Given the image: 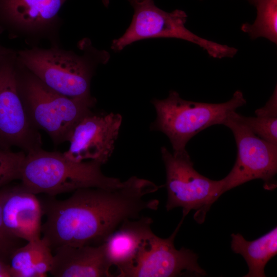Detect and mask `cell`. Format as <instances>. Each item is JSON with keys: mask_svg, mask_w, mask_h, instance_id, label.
Here are the masks:
<instances>
[{"mask_svg": "<svg viewBox=\"0 0 277 277\" xmlns=\"http://www.w3.org/2000/svg\"><path fill=\"white\" fill-rule=\"evenodd\" d=\"M17 50L0 55V149L26 153L42 148L41 135L26 112L17 86Z\"/></svg>", "mask_w": 277, "mask_h": 277, "instance_id": "11", "label": "cell"}, {"mask_svg": "<svg viewBox=\"0 0 277 277\" xmlns=\"http://www.w3.org/2000/svg\"><path fill=\"white\" fill-rule=\"evenodd\" d=\"M152 219L142 215L124 221L103 243L112 266L117 271L128 264L144 239L152 232Z\"/></svg>", "mask_w": 277, "mask_h": 277, "instance_id": "15", "label": "cell"}, {"mask_svg": "<svg viewBox=\"0 0 277 277\" xmlns=\"http://www.w3.org/2000/svg\"><path fill=\"white\" fill-rule=\"evenodd\" d=\"M156 118L152 127L168 137L173 152L186 150L190 140L205 129L223 124L233 112L246 103L243 93L236 90L232 98L222 103L187 101L175 91L163 100L152 101Z\"/></svg>", "mask_w": 277, "mask_h": 277, "instance_id": "5", "label": "cell"}, {"mask_svg": "<svg viewBox=\"0 0 277 277\" xmlns=\"http://www.w3.org/2000/svg\"><path fill=\"white\" fill-rule=\"evenodd\" d=\"M67 0H0V31L21 39L30 47L46 41L62 47L63 20L60 12Z\"/></svg>", "mask_w": 277, "mask_h": 277, "instance_id": "8", "label": "cell"}, {"mask_svg": "<svg viewBox=\"0 0 277 277\" xmlns=\"http://www.w3.org/2000/svg\"><path fill=\"white\" fill-rule=\"evenodd\" d=\"M163 187L133 176L115 188H82L65 200L51 198L42 205L43 238L53 249L101 245L125 220L156 210L159 201L146 197Z\"/></svg>", "mask_w": 277, "mask_h": 277, "instance_id": "1", "label": "cell"}, {"mask_svg": "<svg viewBox=\"0 0 277 277\" xmlns=\"http://www.w3.org/2000/svg\"><path fill=\"white\" fill-rule=\"evenodd\" d=\"M2 33L0 31V34H1ZM12 50L11 48H7L6 47L3 46L1 45L0 43V55L6 54L10 52Z\"/></svg>", "mask_w": 277, "mask_h": 277, "instance_id": "23", "label": "cell"}, {"mask_svg": "<svg viewBox=\"0 0 277 277\" xmlns=\"http://www.w3.org/2000/svg\"><path fill=\"white\" fill-rule=\"evenodd\" d=\"M223 125L233 133L237 147L233 167L224 178L223 193L248 181L261 179L265 189L272 190L277 186V145L256 135L240 119L239 113H231Z\"/></svg>", "mask_w": 277, "mask_h": 277, "instance_id": "9", "label": "cell"}, {"mask_svg": "<svg viewBox=\"0 0 277 277\" xmlns=\"http://www.w3.org/2000/svg\"><path fill=\"white\" fill-rule=\"evenodd\" d=\"M122 122L118 113L87 114L73 129L68 141L69 148L64 154L75 161L89 160L103 165L113 151Z\"/></svg>", "mask_w": 277, "mask_h": 277, "instance_id": "12", "label": "cell"}, {"mask_svg": "<svg viewBox=\"0 0 277 277\" xmlns=\"http://www.w3.org/2000/svg\"><path fill=\"white\" fill-rule=\"evenodd\" d=\"M256 116L246 117L239 114L241 121L256 135L277 145V86L265 105L255 111Z\"/></svg>", "mask_w": 277, "mask_h": 277, "instance_id": "19", "label": "cell"}, {"mask_svg": "<svg viewBox=\"0 0 277 277\" xmlns=\"http://www.w3.org/2000/svg\"><path fill=\"white\" fill-rule=\"evenodd\" d=\"M134 9L131 23L123 35L113 39L111 49L122 50L133 42L150 38H176L194 43L214 58L232 57L235 48L205 39L185 27L186 12L176 9L167 12L158 8L153 0H128Z\"/></svg>", "mask_w": 277, "mask_h": 277, "instance_id": "6", "label": "cell"}, {"mask_svg": "<svg viewBox=\"0 0 277 277\" xmlns=\"http://www.w3.org/2000/svg\"><path fill=\"white\" fill-rule=\"evenodd\" d=\"M102 164L94 161H75L64 153L41 148L26 153L20 180L28 191L50 196L85 188H113L119 179L109 177L101 170Z\"/></svg>", "mask_w": 277, "mask_h": 277, "instance_id": "3", "label": "cell"}, {"mask_svg": "<svg viewBox=\"0 0 277 277\" xmlns=\"http://www.w3.org/2000/svg\"><path fill=\"white\" fill-rule=\"evenodd\" d=\"M248 1H249V0H248Z\"/></svg>", "mask_w": 277, "mask_h": 277, "instance_id": "25", "label": "cell"}, {"mask_svg": "<svg viewBox=\"0 0 277 277\" xmlns=\"http://www.w3.org/2000/svg\"><path fill=\"white\" fill-rule=\"evenodd\" d=\"M22 240L11 234L6 228L2 218L0 201V260L9 264L12 253L21 246Z\"/></svg>", "mask_w": 277, "mask_h": 277, "instance_id": "21", "label": "cell"}, {"mask_svg": "<svg viewBox=\"0 0 277 277\" xmlns=\"http://www.w3.org/2000/svg\"><path fill=\"white\" fill-rule=\"evenodd\" d=\"M26 153L0 149V188L20 180L21 170Z\"/></svg>", "mask_w": 277, "mask_h": 277, "instance_id": "20", "label": "cell"}, {"mask_svg": "<svg viewBox=\"0 0 277 277\" xmlns=\"http://www.w3.org/2000/svg\"><path fill=\"white\" fill-rule=\"evenodd\" d=\"M232 251L241 254L248 266L244 277H265L264 269L268 262L277 254V227L251 241L240 233L231 235Z\"/></svg>", "mask_w": 277, "mask_h": 277, "instance_id": "17", "label": "cell"}, {"mask_svg": "<svg viewBox=\"0 0 277 277\" xmlns=\"http://www.w3.org/2000/svg\"><path fill=\"white\" fill-rule=\"evenodd\" d=\"M0 277H12L9 264L1 260Z\"/></svg>", "mask_w": 277, "mask_h": 277, "instance_id": "22", "label": "cell"}, {"mask_svg": "<svg viewBox=\"0 0 277 277\" xmlns=\"http://www.w3.org/2000/svg\"><path fill=\"white\" fill-rule=\"evenodd\" d=\"M52 249L43 238L27 242L11 255L9 266L12 277H45L51 269Z\"/></svg>", "mask_w": 277, "mask_h": 277, "instance_id": "16", "label": "cell"}, {"mask_svg": "<svg viewBox=\"0 0 277 277\" xmlns=\"http://www.w3.org/2000/svg\"><path fill=\"white\" fill-rule=\"evenodd\" d=\"M166 173V210L182 207L183 217L194 210L195 221L202 224L212 205L223 194L224 180H212L199 173L186 151L171 153L161 149Z\"/></svg>", "mask_w": 277, "mask_h": 277, "instance_id": "7", "label": "cell"}, {"mask_svg": "<svg viewBox=\"0 0 277 277\" xmlns=\"http://www.w3.org/2000/svg\"><path fill=\"white\" fill-rule=\"evenodd\" d=\"M0 201L4 224L16 237L27 242L41 239L42 206L33 193L22 184L3 186Z\"/></svg>", "mask_w": 277, "mask_h": 277, "instance_id": "13", "label": "cell"}, {"mask_svg": "<svg viewBox=\"0 0 277 277\" xmlns=\"http://www.w3.org/2000/svg\"><path fill=\"white\" fill-rule=\"evenodd\" d=\"M16 76L29 120L36 129L47 132L56 145L69 141L75 125L92 112L96 102L70 98L52 90L23 65L17 55Z\"/></svg>", "mask_w": 277, "mask_h": 277, "instance_id": "4", "label": "cell"}, {"mask_svg": "<svg viewBox=\"0 0 277 277\" xmlns=\"http://www.w3.org/2000/svg\"><path fill=\"white\" fill-rule=\"evenodd\" d=\"M102 2L106 7H107L108 6L109 3V0H102Z\"/></svg>", "mask_w": 277, "mask_h": 277, "instance_id": "24", "label": "cell"}, {"mask_svg": "<svg viewBox=\"0 0 277 277\" xmlns=\"http://www.w3.org/2000/svg\"><path fill=\"white\" fill-rule=\"evenodd\" d=\"M182 218L167 238L153 231L143 240L131 262L117 271L118 277L203 276L206 271L198 264V255L182 247L176 249L175 236L184 221Z\"/></svg>", "mask_w": 277, "mask_h": 277, "instance_id": "10", "label": "cell"}, {"mask_svg": "<svg viewBox=\"0 0 277 277\" xmlns=\"http://www.w3.org/2000/svg\"><path fill=\"white\" fill-rule=\"evenodd\" d=\"M78 48L82 54L50 46L17 50V55L23 65L52 90L72 98L94 100L91 79L97 66L109 61V54L95 48L87 38L80 41Z\"/></svg>", "mask_w": 277, "mask_h": 277, "instance_id": "2", "label": "cell"}, {"mask_svg": "<svg viewBox=\"0 0 277 277\" xmlns=\"http://www.w3.org/2000/svg\"><path fill=\"white\" fill-rule=\"evenodd\" d=\"M256 9L257 16L252 24L244 23L241 30L252 39L266 38L277 44V0H249Z\"/></svg>", "mask_w": 277, "mask_h": 277, "instance_id": "18", "label": "cell"}, {"mask_svg": "<svg viewBox=\"0 0 277 277\" xmlns=\"http://www.w3.org/2000/svg\"><path fill=\"white\" fill-rule=\"evenodd\" d=\"M49 273L54 277H111L105 245H63L54 249Z\"/></svg>", "mask_w": 277, "mask_h": 277, "instance_id": "14", "label": "cell"}]
</instances>
